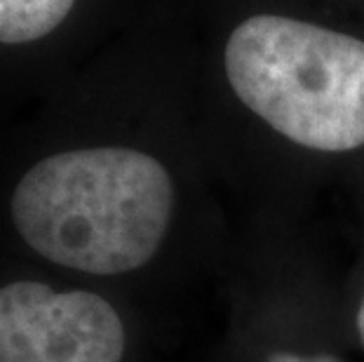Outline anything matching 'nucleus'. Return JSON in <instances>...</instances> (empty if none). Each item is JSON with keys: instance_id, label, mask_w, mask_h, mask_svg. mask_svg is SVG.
<instances>
[{"instance_id": "nucleus-1", "label": "nucleus", "mask_w": 364, "mask_h": 362, "mask_svg": "<svg viewBox=\"0 0 364 362\" xmlns=\"http://www.w3.org/2000/svg\"><path fill=\"white\" fill-rule=\"evenodd\" d=\"M212 61L230 97L301 151H364V14L334 0H223Z\"/></svg>"}, {"instance_id": "nucleus-2", "label": "nucleus", "mask_w": 364, "mask_h": 362, "mask_svg": "<svg viewBox=\"0 0 364 362\" xmlns=\"http://www.w3.org/2000/svg\"><path fill=\"white\" fill-rule=\"evenodd\" d=\"M176 188L156 156L90 146L43 158L12 193V221L52 264L118 275L156 257L172 223Z\"/></svg>"}, {"instance_id": "nucleus-3", "label": "nucleus", "mask_w": 364, "mask_h": 362, "mask_svg": "<svg viewBox=\"0 0 364 362\" xmlns=\"http://www.w3.org/2000/svg\"><path fill=\"white\" fill-rule=\"evenodd\" d=\"M125 327L92 292L43 282L0 287V362H120Z\"/></svg>"}, {"instance_id": "nucleus-4", "label": "nucleus", "mask_w": 364, "mask_h": 362, "mask_svg": "<svg viewBox=\"0 0 364 362\" xmlns=\"http://www.w3.org/2000/svg\"><path fill=\"white\" fill-rule=\"evenodd\" d=\"M78 0H0V43L24 45L54 33Z\"/></svg>"}, {"instance_id": "nucleus-5", "label": "nucleus", "mask_w": 364, "mask_h": 362, "mask_svg": "<svg viewBox=\"0 0 364 362\" xmlns=\"http://www.w3.org/2000/svg\"><path fill=\"white\" fill-rule=\"evenodd\" d=\"M266 362H336V360L334 358H304V356H296V353L277 351V353H270Z\"/></svg>"}, {"instance_id": "nucleus-6", "label": "nucleus", "mask_w": 364, "mask_h": 362, "mask_svg": "<svg viewBox=\"0 0 364 362\" xmlns=\"http://www.w3.org/2000/svg\"><path fill=\"white\" fill-rule=\"evenodd\" d=\"M338 5H346V7H353V10H358L364 14V0H334Z\"/></svg>"}, {"instance_id": "nucleus-7", "label": "nucleus", "mask_w": 364, "mask_h": 362, "mask_svg": "<svg viewBox=\"0 0 364 362\" xmlns=\"http://www.w3.org/2000/svg\"><path fill=\"white\" fill-rule=\"evenodd\" d=\"M358 334H360V341L364 346V299H362V306L358 311Z\"/></svg>"}]
</instances>
